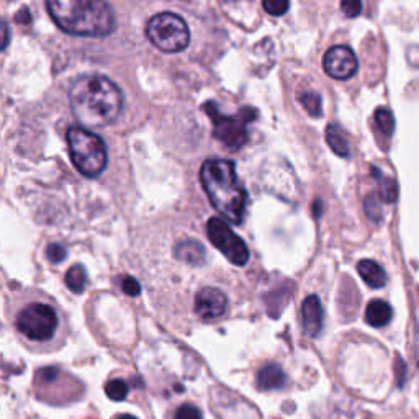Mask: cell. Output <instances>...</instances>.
<instances>
[{"mask_svg": "<svg viewBox=\"0 0 419 419\" xmlns=\"http://www.w3.org/2000/svg\"><path fill=\"white\" fill-rule=\"evenodd\" d=\"M46 8L54 23L74 37L104 38L117 28L113 8L102 0H49Z\"/></svg>", "mask_w": 419, "mask_h": 419, "instance_id": "obj_2", "label": "cell"}, {"mask_svg": "<svg viewBox=\"0 0 419 419\" xmlns=\"http://www.w3.org/2000/svg\"><path fill=\"white\" fill-rule=\"evenodd\" d=\"M206 234L216 249L223 252L226 259L234 265H246L249 261V249H247L246 242L239 236L233 233L230 225L223 218L213 216L206 223Z\"/></svg>", "mask_w": 419, "mask_h": 419, "instance_id": "obj_8", "label": "cell"}, {"mask_svg": "<svg viewBox=\"0 0 419 419\" xmlns=\"http://www.w3.org/2000/svg\"><path fill=\"white\" fill-rule=\"evenodd\" d=\"M175 257L190 265H204L206 261V252L200 242L184 241L175 247Z\"/></svg>", "mask_w": 419, "mask_h": 419, "instance_id": "obj_15", "label": "cell"}, {"mask_svg": "<svg viewBox=\"0 0 419 419\" xmlns=\"http://www.w3.org/2000/svg\"><path fill=\"white\" fill-rule=\"evenodd\" d=\"M372 174L380 180V185H378V194H380L382 201L385 204H395L398 199V185L396 182L390 177H383V175L378 173V169L373 168Z\"/></svg>", "mask_w": 419, "mask_h": 419, "instance_id": "obj_18", "label": "cell"}, {"mask_svg": "<svg viewBox=\"0 0 419 419\" xmlns=\"http://www.w3.org/2000/svg\"><path fill=\"white\" fill-rule=\"evenodd\" d=\"M357 272L362 277V280L365 282L372 289H383L387 284V274L383 270L380 264H377L375 261L363 259L357 264Z\"/></svg>", "mask_w": 419, "mask_h": 419, "instance_id": "obj_13", "label": "cell"}, {"mask_svg": "<svg viewBox=\"0 0 419 419\" xmlns=\"http://www.w3.org/2000/svg\"><path fill=\"white\" fill-rule=\"evenodd\" d=\"M393 310L387 301L372 300L365 308V321L373 327H383L392 321Z\"/></svg>", "mask_w": 419, "mask_h": 419, "instance_id": "obj_14", "label": "cell"}, {"mask_svg": "<svg viewBox=\"0 0 419 419\" xmlns=\"http://www.w3.org/2000/svg\"><path fill=\"white\" fill-rule=\"evenodd\" d=\"M373 120H375L377 128L382 131L383 135L392 136L393 131H395V118H393V113L388 108H377L375 115H373Z\"/></svg>", "mask_w": 419, "mask_h": 419, "instance_id": "obj_19", "label": "cell"}, {"mask_svg": "<svg viewBox=\"0 0 419 419\" xmlns=\"http://www.w3.org/2000/svg\"><path fill=\"white\" fill-rule=\"evenodd\" d=\"M70 159L77 170L85 177H97L107 168V146L99 135L92 131L70 126L65 133Z\"/></svg>", "mask_w": 419, "mask_h": 419, "instance_id": "obj_4", "label": "cell"}, {"mask_svg": "<svg viewBox=\"0 0 419 419\" xmlns=\"http://www.w3.org/2000/svg\"><path fill=\"white\" fill-rule=\"evenodd\" d=\"M341 10L344 12L346 17L356 18L362 12V4L357 2V0H344V2H341Z\"/></svg>", "mask_w": 419, "mask_h": 419, "instance_id": "obj_26", "label": "cell"}, {"mask_svg": "<svg viewBox=\"0 0 419 419\" xmlns=\"http://www.w3.org/2000/svg\"><path fill=\"white\" fill-rule=\"evenodd\" d=\"M226 308H228V299L216 287H204L196 292L194 310L201 320H218L226 313Z\"/></svg>", "mask_w": 419, "mask_h": 419, "instance_id": "obj_10", "label": "cell"}, {"mask_svg": "<svg viewBox=\"0 0 419 419\" xmlns=\"http://www.w3.org/2000/svg\"><path fill=\"white\" fill-rule=\"evenodd\" d=\"M200 180L213 208L230 223L239 225L244 218L247 192L239 182L233 161L206 159L200 169Z\"/></svg>", "mask_w": 419, "mask_h": 419, "instance_id": "obj_3", "label": "cell"}, {"mask_svg": "<svg viewBox=\"0 0 419 419\" xmlns=\"http://www.w3.org/2000/svg\"><path fill=\"white\" fill-rule=\"evenodd\" d=\"M175 419H204V415L196 406L185 403V405L179 406L177 413H175Z\"/></svg>", "mask_w": 419, "mask_h": 419, "instance_id": "obj_24", "label": "cell"}, {"mask_svg": "<svg viewBox=\"0 0 419 419\" xmlns=\"http://www.w3.org/2000/svg\"><path fill=\"white\" fill-rule=\"evenodd\" d=\"M323 68H325L330 77L347 80L357 73L359 61H357L356 53L349 46L337 44V46H332L326 51L325 58H323Z\"/></svg>", "mask_w": 419, "mask_h": 419, "instance_id": "obj_9", "label": "cell"}, {"mask_svg": "<svg viewBox=\"0 0 419 419\" xmlns=\"http://www.w3.org/2000/svg\"><path fill=\"white\" fill-rule=\"evenodd\" d=\"M69 105L80 123L104 128L123 112V94L112 79L100 74L80 75L69 89Z\"/></svg>", "mask_w": 419, "mask_h": 419, "instance_id": "obj_1", "label": "cell"}, {"mask_svg": "<svg viewBox=\"0 0 419 419\" xmlns=\"http://www.w3.org/2000/svg\"><path fill=\"white\" fill-rule=\"evenodd\" d=\"M128 383L121 380V378H113V380L107 382V385H105V393L113 401H123L128 396Z\"/></svg>", "mask_w": 419, "mask_h": 419, "instance_id": "obj_20", "label": "cell"}, {"mask_svg": "<svg viewBox=\"0 0 419 419\" xmlns=\"http://www.w3.org/2000/svg\"><path fill=\"white\" fill-rule=\"evenodd\" d=\"M262 7L267 13L274 15V17H282L290 8V2H287V0H264Z\"/></svg>", "mask_w": 419, "mask_h": 419, "instance_id": "obj_22", "label": "cell"}, {"mask_svg": "<svg viewBox=\"0 0 419 419\" xmlns=\"http://www.w3.org/2000/svg\"><path fill=\"white\" fill-rule=\"evenodd\" d=\"M121 289H123L125 294L130 296H138L141 294L139 282L133 279V277H125L123 282H121Z\"/></svg>", "mask_w": 419, "mask_h": 419, "instance_id": "obj_27", "label": "cell"}, {"mask_svg": "<svg viewBox=\"0 0 419 419\" xmlns=\"http://www.w3.org/2000/svg\"><path fill=\"white\" fill-rule=\"evenodd\" d=\"M2 39H4V48H7L8 44V27L7 23L2 22Z\"/></svg>", "mask_w": 419, "mask_h": 419, "instance_id": "obj_28", "label": "cell"}, {"mask_svg": "<svg viewBox=\"0 0 419 419\" xmlns=\"http://www.w3.org/2000/svg\"><path fill=\"white\" fill-rule=\"evenodd\" d=\"M301 323L303 330L310 337H316L321 332L323 323H325V310L316 295L306 296L301 303Z\"/></svg>", "mask_w": 419, "mask_h": 419, "instance_id": "obj_11", "label": "cell"}, {"mask_svg": "<svg viewBox=\"0 0 419 419\" xmlns=\"http://www.w3.org/2000/svg\"><path fill=\"white\" fill-rule=\"evenodd\" d=\"M326 141H327V144H330V148L334 151L337 156H341V158H349L351 156L349 141H347L344 131L341 130L339 125H336V123L327 125Z\"/></svg>", "mask_w": 419, "mask_h": 419, "instance_id": "obj_16", "label": "cell"}, {"mask_svg": "<svg viewBox=\"0 0 419 419\" xmlns=\"http://www.w3.org/2000/svg\"><path fill=\"white\" fill-rule=\"evenodd\" d=\"M15 327L25 339L49 342L59 330V313L53 303L30 300L15 315Z\"/></svg>", "mask_w": 419, "mask_h": 419, "instance_id": "obj_5", "label": "cell"}, {"mask_svg": "<svg viewBox=\"0 0 419 419\" xmlns=\"http://www.w3.org/2000/svg\"><path fill=\"white\" fill-rule=\"evenodd\" d=\"M118 419H138V418H135V416H131V415H121Z\"/></svg>", "mask_w": 419, "mask_h": 419, "instance_id": "obj_29", "label": "cell"}, {"mask_svg": "<svg viewBox=\"0 0 419 419\" xmlns=\"http://www.w3.org/2000/svg\"><path fill=\"white\" fill-rule=\"evenodd\" d=\"M64 282L73 294H82L85 290V285H87V272H85L84 265L77 264L70 267V269L65 272Z\"/></svg>", "mask_w": 419, "mask_h": 419, "instance_id": "obj_17", "label": "cell"}, {"mask_svg": "<svg viewBox=\"0 0 419 419\" xmlns=\"http://www.w3.org/2000/svg\"><path fill=\"white\" fill-rule=\"evenodd\" d=\"M256 382L257 387L264 392L280 390V388L287 385V373L279 363H265V365L261 367L259 372H257Z\"/></svg>", "mask_w": 419, "mask_h": 419, "instance_id": "obj_12", "label": "cell"}, {"mask_svg": "<svg viewBox=\"0 0 419 419\" xmlns=\"http://www.w3.org/2000/svg\"><path fill=\"white\" fill-rule=\"evenodd\" d=\"M204 110L213 121V136L228 149H239L247 141L246 126L257 117L254 108H242L238 115H221L213 102H206Z\"/></svg>", "mask_w": 419, "mask_h": 419, "instance_id": "obj_7", "label": "cell"}, {"mask_svg": "<svg viewBox=\"0 0 419 419\" xmlns=\"http://www.w3.org/2000/svg\"><path fill=\"white\" fill-rule=\"evenodd\" d=\"M363 206H365V213L368 218L373 221L382 220V208H380V204H378L375 195H368L365 201H363Z\"/></svg>", "mask_w": 419, "mask_h": 419, "instance_id": "obj_23", "label": "cell"}, {"mask_svg": "<svg viewBox=\"0 0 419 419\" xmlns=\"http://www.w3.org/2000/svg\"><path fill=\"white\" fill-rule=\"evenodd\" d=\"M146 35L156 48L164 53H180L189 46L190 30L177 13L163 12L149 18Z\"/></svg>", "mask_w": 419, "mask_h": 419, "instance_id": "obj_6", "label": "cell"}, {"mask_svg": "<svg viewBox=\"0 0 419 419\" xmlns=\"http://www.w3.org/2000/svg\"><path fill=\"white\" fill-rule=\"evenodd\" d=\"M300 102L308 113L311 117H321L323 115V104H321V97L320 94L316 92H305L301 94Z\"/></svg>", "mask_w": 419, "mask_h": 419, "instance_id": "obj_21", "label": "cell"}, {"mask_svg": "<svg viewBox=\"0 0 419 419\" xmlns=\"http://www.w3.org/2000/svg\"><path fill=\"white\" fill-rule=\"evenodd\" d=\"M65 256H68V252H65L64 246L58 244V242H53V244L48 246L46 257L49 262H53V264H59V262H63L65 259Z\"/></svg>", "mask_w": 419, "mask_h": 419, "instance_id": "obj_25", "label": "cell"}]
</instances>
